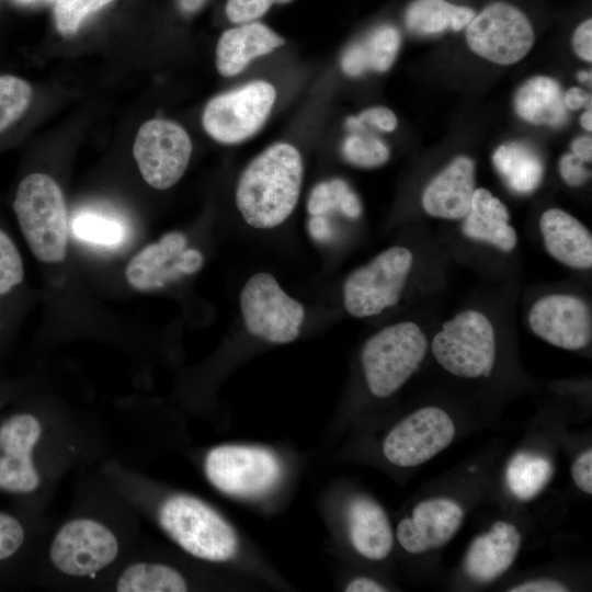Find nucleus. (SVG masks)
I'll use <instances>...</instances> for the list:
<instances>
[{
	"mask_svg": "<svg viewBox=\"0 0 592 592\" xmlns=\"http://www.w3.org/2000/svg\"><path fill=\"white\" fill-rule=\"evenodd\" d=\"M301 182L299 151L286 143L274 144L257 156L241 173L236 205L251 227L274 228L295 209Z\"/></svg>",
	"mask_w": 592,
	"mask_h": 592,
	"instance_id": "1",
	"label": "nucleus"
},
{
	"mask_svg": "<svg viewBox=\"0 0 592 592\" xmlns=\"http://www.w3.org/2000/svg\"><path fill=\"white\" fill-rule=\"evenodd\" d=\"M13 210L29 249L39 262L56 264L66 258L67 208L52 177L38 172L24 177L15 191Z\"/></svg>",
	"mask_w": 592,
	"mask_h": 592,
	"instance_id": "2",
	"label": "nucleus"
},
{
	"mask_svg": "<svg viewBox=\"0 0 592 592\" xmlns=\"http://www.w3.org/2000/svg\"><path fill=\"white\" fill-rule=\"evenodd\" d=\"M162 530L186 553L208 561H227L238 550L232 527L197 498L177 494L159 509Z\"/></svg>",
	"mask_w": 592,
	"mask_h": 592,
	"instance_id": "3",
	"label": "nucleus"
},
{
	"mask_svg": "<svg viewBox=\"0 0 592 592\" xmlns=\"http://www.w3.org/2000/svg\"><path fill=\"white\" fill-rule=\"evenodd\" d=\"M426 351V337L414 322H398L375 333L361 354L371 392L379 398L392 395L417 369Z\"/></svg>",
	"mask_w": 592,
	"mask_h": 592,
	"instance_id": "4",
	"label": "nucleus"
},
{
	"mask_svg": "<svg viewBox=\"0 0 592 592\" xmlns=\"http://www.w3.org/2000/svg\"><path fill=\"white\" fill-rule=\"evenodd\" d=\"M431 349L437 363L453 375L489 377L496 361L494 329L482 312L465 310L444 322Z\"/></svg>",
	"mask_w": 592,
	"mask_h": 592,
	"instance_id": "5",
	"label": "nucleus"
},
{
	"mask_svg": "<svg viewBox=\"0 0 592 592\" xmlns=\"http://www.w3.org/2000/svg\"><path fill=\"white\" fill-rule=\"evenodd\" d=\"M413 255L405 247H391L354 270L343 284L346 311L356 318L379 315L395 306L411 271Z\"/></svg>",
	"mask_w": 592,
	"mask_h": 592,
	"instance_id": "6",
	"label": "nucleus"
},
{
	"mask_svg": "<svg viewBox=\"0 0 592 592\" xmlns=\"http://www.w3.org/2000/svg\"><path fill=\"white\" fill-rule=\"evenodd\" d=\"M240 309L250 334L276 344L294 341L305 318L303 305L264 272L251 276L242 287Z\"/></svg>",
	"mask_w": 592,
	"mask_h": 592,
	"instance_id": "7",
	"label": "nucleus"
},
{
	"mask_svg": "<svg viewBox=\"0 0 592 592\" xmlns=\"http://www.w3.org/2000/svg\"><path fill=\"white\" fill-rule=\"evenodd\" d=\"M210 483L231 497L255 498L266 493L280 480L282 465L271 451L247 445H221L205 458Z\"/></svg>",
	"mask_w": 592,
	"mask_h": 592,
	"instance_id": "8",
	"label": "nucleus"
},
{
	"mask_svg": "<svg viewBox=\"0 0 592 592\" xmlns=\"http://www.w3.org/2000/svg\"><path fill=\"white\" fill-rule=\"evenodd\" d=\"M274 87L253 81L213 98L202 123L206 133L223 144H237L254 135L264 124L275 101Z\"/></svg>",
	"mask_w": 592,
	"mask_h": 592,
	"instance_id": "9",
	"label": "nucleus"
},
{
	"mask_svg": "<svg viewBox=\"0 0 592 592\" xmlns=\"http://www.w3.org/2000/svg\"><path fill=\"white\" fill-rule=\"evenodd\" d=\"M466 41L480 57L498 64L520 61L534 44V30L526 15L506 2H493L466 26Z\"/></svg>",
	"mask_w": 592,
	"mask_h": 592,
	"instance_id": "10",
	"label": "nucleus"
},
{
	"mask_svg": "<svg viewBox=\"0 0 592 592\" xmlns=\"http://www.w3.org/2000/svg\"><path fill=\"white\" fill-rule=\"evenodd\" d=\"M133 153L143 179L157 190H167L184 174L192 153V141L179 124L153 118L140 126Z\"/></svg>",
	"mask_w": 592,
	"mask_h": 592,
	"instance_id": "11",
	"label": "nucleus"
},
{
	"mask_svg": "<svg viewBox=\"0 0 592 592\" xmlns=\"http://www.w3.org/2000/svg\"><path fill=\"white\" fill-rule=\"evenodd\" d=\"M117 553V539L105 525L91 519H75L55 535L49 556L60 572L87 577L112 563Z\"/></svg>",
	"mask_w": 592,
	"mask_h": 592,
	"instance_id": "12",
	"label": "nucleus"
},
{
	"mask_svg": "<svg viewBox=\"0 0 592 592\" xmlns=\"http://www.w3.org/2000/svg\"><path fill=\"white\" fill-rule=\"evenodd\" d=\"M203 263L202 252L187 248L182 232L172 231L137 252L126 265L125 278L133 289L149 293L198 272Z\"/></svg>",
	"mask_w": 592,
	"mask_h": 592,
	"instance_id": "13",
	"label": "nucleus"
},
{
	"mask_svg": "<svg viewBox=\"0 0 592 592\" xmlns=\"http://www.w3.org/2000/svg\"><path fill=\"white\" fill-rule=\"evenodd\" d=\"M454 436L455 425L447 412L425 407L408 415L387 434L383 452L391 464L412 467L439 454Z\"/></svg>",
	"mask_w": 592,
	"mask_h": 592,
	"instance_id": "14",
	"label": "nucleus"
},
{
	"mask_svg": "<svg viewBox=\"0 0 592 592\" xmlns=\"http://www.w3.org/2000/svg\"><path fill=\"white\" fill-rule=\"evenodd\" d=\"M528 325L537 337L565 350L583 349L592 339L591 309L572 295L539 298L530 310Z\"/></svg>",
	"mask_w": 592,
	"mask_h": 592,
	"instance_id": "15",
	"label": "nucleus"
},
{
	"mask_svg": "<svg viewBox=\"0 0 592 592\" xmlns=\"http://www.w3.org/2000/svg\"><path fill=\"white\" fill-rule=\"evenodd\" d=\"M464 511L449 499H431L420 502L411 517L402 519L397 526V539L411 554L439 548L452 539L462 525Z\"/></svg>",
	"mask_w": 592,
	"mask_h": 592,
	"instance_id": "16",
	"label": "nucleus"
},
{
	"mask_svg": "<svg viewBox=\"0 0 592 592\" xmlns=\"http://www.w3.org/2000/svg\"><path fill=\"white\" fill-rule=\"evenodd\" d=\"M474 191V161L460 156L426 185L422 194V206L431 216L460 219L469 212Z\"/></svg>",
	"mask_w": 592,
	"mask_h": 592,
	"instance_id": "17",
	"label": "nucleus"
},
{
	"mask_svg": "<svg viewBox=\"0 0 592 592\" xmlns=\"http://www.w3.org/2000/svg\"><path fill=\"white\" fill-rule=\"evenodd\" d=\"M520 546L521 535L516 527L498 521L488 533L473 540L465 557V571L475 581L490 582L511 567Z\"/></svg>",
	"mask_w": 592,
	"mask_h": 592,
	"instance_id": "18",
	"label": "nucleus"
},
{
	"mask_svg": "<svg viewBox=\"0 0 592 592\" xmlns=\"http://www.w3.org/2000/svg\"><path fill=\"white\" fill-rule=\"evenodd\" d=\"M544 246L558 262L585 270L592 265V236L576 217L559 208L545 210L539 219Z\"/></svg>",
	"mask_w": 592,
	"mask_h": 592,
	"instance_id": "19",
	"label": "nucleus"
},
{
	"mask_svg": "<svg viewBox=\"0 0 592 592\" xmlns=\"http://www.w3.org/2000/svg\"><path fill=\"white\" fill-rule=\"evenodd\" d=\"M284 38L262 23L250 22L223 33L216 47V66L220 75L231 77L248 64L284 44Z\"/></svg>",
	"mask_w": 592,
	"mask_h": 592,
	"instance_id": "20",
	"label": "nucleus"
},
{
	"mask_svg": "<svg viewBox=\"0 0 592 592\" xmlns=\"http://www.w3.org/2000/svg\"><path fill=\"white\" fill-rule=\"evenodd\" d=\"M463 232L468 238L488 242L510 252L517 243L505 205L487 189H475L469 212L464 217Z\"/></svg>",
	"mask_w": 592,
	"mask_h": 592,
	"instance_id": "21",
	"label": "nucleus"
},
{
	"mask_svg": "<svg viewBox=\"0 0 592 592\" xmlns=\"http://www.w3.org/2000/svg\"><path fill=\"white\" fill-rule=\"evenodd\" d=\"M352 545L358 554L372 560L386 558L394 544V535L383 508L368 498H355L348 510Z\"/></svg>",
	"mask_w": 592,
	"mask_h": 592,
	"instance_id": "22",
	"label": "nucleus"
},
{
	"mask_svg": "<svg viewBox=\"0 0 592 592\" xmlns=\"http://www.w3.org/2000/svg\"><path fill=\"white\" fill-rule=\"evenodd\" d=\"M514 105L519 116L531 124L560 126L567 119L562 91L550 77L536 76L524 82Z\"/></svg>",
	"mask_w": 592,
	"mask_h": 592,
	"instance_id": "23",
	"label": "nucleus"
},
{
	"mask_svg": "<svg viewBox=\"0 0 592 592\" xmlns=\"http://www.w3.org/2000/svg\"><path fill=\"white\" fill-rule=\"evenodd\" d=\"M400 42V33L396 27L382 25L346 49L341 59V68L351 77H357L366 70L386 71L396 59Z\"/></svg>",
	"mask_w": 592,
	"mask_h": 592,
	"instance_id": "24",
	"label": "nucleus"
},
{
	"mask_svg": "<svg viewBox=\"0 0 592 592\" xmlns=\"http://www.w3.org/2000/svg\"><path fill=\"white\" fill-rule=\"evenodd\" d=\"M42 435L37 418L16 412L0 422V466L14 469L35 468L33 451Z\"/></svg>",
	"mask_w": 592,
	"mask_h": 592,
	"instance_id": "25",
	"label": "nucleus"
},
{
	"mask_svg": "<svg viewBox=\"0 0 592 592\" xmlns=\"http://www.w3.org/2000/svg\"><path fill=\"white\" fill-rule=\"evenodd\" d=\"M492 161L511 190L528 194L537 189L544 174L539 155L528 145L509 143L497 148Z\"/></svg>",
	"mask_w": 592,
	"mask_h": 592,
	"instance_id": "26",
	"label": "nucleus"
},
{
	"mask_svg": "<svg viewBox=\"0 0 592 592\" xmlns=\"http://www.w3.org/2000/svg\"><path fill=\"white\" fill-rule=\"evenodd\" d=\"M475 16L471 8L445 0H414L405 14L407 29L419 35L441 33L447 29H465Z\"/></svg>",
	"mask_w": 592,
	"mask_h": 592,
	"instance_id": "27",
	"label": "nucleus"
},
{
	"mask_svg": "<svg viewBox=\"0 0 592 592\" xmlns=\"http://www.w3.org/2000/svg\"><path fill=\"white\" fill-rule=\"evenodd\" d=\"M118 592H182L187 590L185 579L175 569L150 562H136L119 576Z\"/></svg>",
	"mask_w": 592,
	"mask_h": 592,
	"instance_id": "28",
	"label": "nucleus"
},
{
	"mask_svg": "<svg viewBox=\"0 0 592 592\" xmlns=\"http://www.w3.org/2000/svg\"><path fill=\"white\" fill-rule=\"evenodd\" d=\"M24 277L20 250L12 237L0 226V335L9 325Z\"/></svg>",
	"mask_w": 592,
	"mask_h": 592,
	"instance_id": "29",
	"label": "nucleus"
},
{
	"mask_svg": "<svg viewBox=\"0 0 592 592\" xmlns=\"http://www.w3.org/2000/svg\"><path fill=\"white\" fill-rule=\"evenodd\" d=\"M551 463L528 452L515 454L506 467V482L511 492L522 501L537 496L553 477Z\"/></svg>",
	"mask_w": 592,
	"mask_h": 592,
	"instance_id": "30",
	"label": "nucleus"
},
{
	"mask_svg": "<svg viewBox=\"0 0 592 592\" xmlns=\"http://www.w3.org/2000/svg\"><path fill=\"white\" fill-rule=\"evenodd\" d=\"M71 229L81 241L105 248H116L126 239V228L117 218L96 212L79 213Z\"/></svg>",
	"mask_w": 592,
	"mask_h": 592,
	"instance_id": "31",
	"label": "nucleus"
},
{
	"mask_svg": "<svg viewBox=\"0 0 592 592\" xmlns=\"http://www.w3.org/2000/svg\"><path fill=\"white\" fill-rule=\"evenodd\" d=\"M31 100L29 82L12 75L0 76V133L24 114Z\"/></svg>",
	"mask_w": 592,
	"mask_h": 592,
	"instance_id": "32",
	"label": "nucleus"
},
{
	"mask_svg": "<svg viewBox=\"0 0 592 592\" xmlns=\"http://www.w3.org/2000/svg\"><path fill=\"white\" fill-rule=\"evenodd\" d=\"M343 157L350 163L362 168H375L389 158V149L378 137L362 130L348 136L342 145Z\"/></svg>",
	"mask_w": 592,
	"mask_h": 592,
	"instance_id": "33",
	"label": "nucleus"
},
{
	"mask_svg": "<svg viewBox=\"0 0 592 592\" xmlns=\"http://www.w3.org/2000/svg\"><path fill=\"white\" fill-rule=\"evenodd\" d=\"M114 0H55L54 20L64 36L76 34L87 16Z\"/></svg>",
	"mask_w": 592,
	"mask_h": 592,
	"instance_id": "34",
	"label": "nucleus"
},
{
	"mask_svg": "<svg viewBox=\"0 0 592 592\" xmlns=\"http://www.w3.org/2000/svg\"><path fill=\"white\" fill-rule=\"evenodd\" d=\"M349 185L340 179L317 184L308 198L310 216L325 215L331 209H340L341 204L350 192Z\"/></svg>",
	"mask_w": 592,
	"mask_h": 592,
	"instance_id": "35",
	"label": "nucleus"
},
{
	"mask_svg": "<svg viewBox=\"0 0 592 592\" xmlns=\"http://www.w3.org/2000/svg\"><path fill=\"white\" fill-rule=\"evenodd\" d=\"M26 531L15 515L0 511V567L12 561L23 549Z\"/></svg>",
	"mask_w": 592,
	"mask_h": 592,
	"instance_id": "36",
	"label": "nucleus"
},
{
	"mask_svg": "<svg viewBox=\"0 0 592 592\" xmlns=\"http://www.w3.org/2000/svg\"><path fill=\"white\" fill-rule=\"evenodd\" d=\"M291 0H228L226 14L231 22L248 23L262 16L273 3Z\"/></svg>",
	"mask_w": 592,
	"mask_h": 592,
	"instance_id": "37",
	"label": "nucleus"
},
{
	"mask_svg": "<svg viewBox=\"0 0 592 592\" xmlns=\"http://www.w3.org/2000/svg\"><path fill=\"white\" fill-rule=\"evenodd\" d=\"M355 118L363 126L367 124L383 132H392L397 127L395 113L385 106L367 109L355 116Z\"/></svg>",
	"mask_w": 592,
	"mask_h": 592,
	"instance_id": "38",
	"label": "nucleus"
},
{
	"mask_svg": "<svg viewBox=\"0 0 592 592\" xmlns=\"http://www.w3.org/2000/svg\"><path fill=\"white\" fill-rule=\"evenodd\" d=\"M584 163L573 153L563 155L559 161V172L562 180L570 186L584 183L590 177Z\"/></svg>",
	"mask_w": 592,
	"mask_h": 592,
	"instance_id": "39",
	"label": "nucleus"
},
{
	"mask_svg": "<svg viewBox=\"0 0 592 592\" xmlns=\"http://www.w3.org/2000/svg\"><path fill=\"white\" fill-rule=\"evenodd\" d=\"M571 476L578 488L589 494L592 493V449L583 452L576 458Z\"/></svg>",
	"mask_w": 592,
	"mask_h": 592,
	"instance_id": "40",
	"label": "nucleus"
},
{
	"mask_svg": "<svg viewBox=\"0 0 592 592\" xmlns=\"http://www.w3.org/2000/svg\"><path fill=\"white\" fill-rule=\"evenodd\" d=\"M576 54L584 61H592V20L587 19L576 29L572 36Z\"/></svg>",
	"mask_w": 592,
	"mask_h": 592,
	"instance_id": "41",
	"label": "nucleus"
},
{
	"mask_svg": "<svg viewBox=\"0 0 592 592\" xmlns=\"http://www.w3.org/2000/svg\"><path fill=\"white\" fill-rule=\"evenodd\" d=\"M568 589L554 580L542 579L535 581H528L522 584H519L512 589L510 592H566Z\"/></svg>",
	"mask_w": 592,
	"mask_h": 592,
	"instance_id": "42",
	"label": "nucleus"
},
{
	"mask_svg": "<svg viewBox=\"0 0 592 592\" xmlns=\"http://www.w3.org/2000/svg\"><path fill=\"white\" fill-rule=\"evenodd\" d=\"M563 104L567 110H579L582 106H591V94H588L584 90L573 87L563 94Z\"/></svg>",
	"mask_w": 592,
	"mask_h": 592,
	"instance_id": "43",
	"label": "nucleus"
},
{
	"mask_svg": "<svg viewBox=\"0 0 592 592\" xmlns=\"http://www.w3.org/2000/svg\"><path fill=\"white\" fill-rule=\"evenodd\" d=\"M308 229L311 237L318 241H325L331 235L329 223L323 215L311 216L308 221Z\"/></svg>",
	"mask_w": 592,
	"mask_h": 592,
	"instance_id": "44",
	"label": "nucleus"
},
{
	"mask_svg": "<svg viewBox=\"0 0 592 592\" xmlns=\"http://www.w3.org/2000/svg\"><path fill=\"white\" fill-rule=\"evenodd\" d=\"M571 153L583 162H591L592 159V139L590 136L576 138L571 144Z\"/></svg>",
	"mask_w": 592,
	"mask_h": 592,
	"instance_id": "45",
	"label": "nucleus"
},
{
	"mask_svg": "<svg viewBox=\"0 0 592 592\" xmlns=\"http://www.w3.org/2000/svg\"><path fill=\"white\" fill-rule=\"evenodd\" d=\"M346 592H384L386 589L368 578H355L345 588Z\"/></svg>",
	"mask_w": 592,
	"mask_h": 592,
	"instance_id": "46",
	"label": "nucleus"
},
{
	"mask_svg": "<svg viewBox=\"0 0 592 592\" xmlns=\"http://www.w3.org/2000/svg\"><path fill=\"white\" fill-rule=\"evenodd\" d=\"M205 0H180V5L184 11L193 12L202 7Z\"/></svg>",
	"mask_w": 592,
	"mask_h": 592,
	"instance_id": "47",
	"label": "nucleus"
},
{
	"mask_svg": "<svg viewBox=\"0 0 592 592\" xmlns=\"http://www.w3.org/2000/svg\"><path fill=\"white\" fill-rule=\"evenodd\" d=\"M580 124L585 130H588V132L592 130V112H591V109H587V111L583 112V114L580 117Z\"/></svg>",
	"mask_w": 592,
	"mask_h": 592,
	"instance_id": "48",
	"label": "nucleus"
},
{
	"mask_svg": "<svg viewBox=\"0 0 592 592\" xmlns=\"http://www.w3.org/2000/svg\"><path fill=\"white\" fill-rule=\"evenodd\" d=\"M578 79L582 82H591V72L590 71H581L578 73Z\"/></svg>",
	"mask_w": 592,
	"mask_h": 592,
	"instance_id": "49",
	"label": "nucleus"
},
{
	"mask_svg": "<svg viewBox=\"0 0 592 592\" xmlns=\"http://www.w3.org/2000/svg\"><path fill=\"white\" fill-rule=\"evenodd\" d=\"M19 1L22 2V3H32V2H34L35 0H19Z\"/></svg>",
	"mask_w": 592,
	"mask_h": 592,
	"instance_id": "50",
	"label": "nucleus"
}]
</instances>
